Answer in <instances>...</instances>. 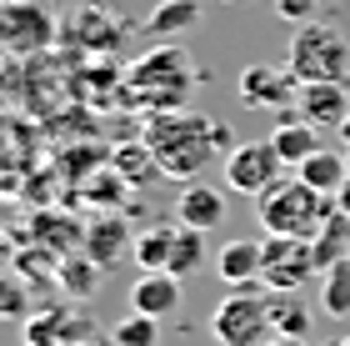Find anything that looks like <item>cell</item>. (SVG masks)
<instances>
[{
    "label": "cell",
    "instance_id": "obj_35",
    "mask_svg": "<svg viewBox=\"0 0 350 346\" xmlns=\"http://www.w3.org/2000/svg\"><path fill=\"white\" fill-rule=\"evenodd\" d=\"M321 346H340V341H321Z\"/></svg>",
    "mask_w": 350,
    "mask_h": 346
},
{
    "label": "cell",
    "instance_id": "obj_10",
    "mask_svg": "<svg viewBox=\"0 0 350 346\" xmlns=\"http://www.w3.org/2000/svg\"><path fill=\"white\" fill-rule=\"evenodd\" d=\"M245 106H256V111H295L300 101V81L291 75V66H245L241 81H235Z\"/></svg>",
    "mask_w": 350,
    "mask_h": 346
},
{
    "label": "cell",
    "instance_id": "obj_36",
    "mask_svg": "<svg viewBox=\"0 0 350 346\" xmlns=\"http://www.w3.org/2000/svg\"><path fill=\"white\" fill-rule=\"evenodd\" d=\"M226 5H241V0H226Z\"/></svg>",
    "mask_w": 350,
    "mask_h": 346
},
{
    "label": "cell",
    "instance_id": "obj_26",
    "mask_svg": "<svg viewBox=\"0 0 350 346\" xmlns=\"http://www.w3.org/2000/svg\"><path fill=\"white\" fill-rule=\"evenodd\" d=\"M321 311H325V317H340V321L350 317V256L336 261L321 276Z\"/></svg>",
    "mask_w": 350,
    "mask_h": 346
},
{
    "label": "cell",
    "instance_id": "obj_7",
    "mask_svg": "<svg viewBox=\"0 0 350 346\" xmlns=\"http://www.w3.org/2000/svg\"><path fill=\"white\" fill-rule=\"evenodd\" d=\"M321 276L315 266L310 241H295V236H265V266H260V286L265 291H300L306 281Z\"/></svg>",
    "mask_w": 350,
    "mask_h": 346
},
{
    "label": "cell",
    "instance_id": "obj_5",
    "mask_svg": "<svg viewBox=\"0 0 350 346\" xmlns=\"http://www.w3.org/2000/svg\"><path fill=\"white\" fill-rule=\"evenodd\" d=\"M211 332L220 346H265L270 336V296L260 291H230L211 311Z\"/></svg>",
    "mask_w": 350,
    "mask_h": 346
},
{
    "label": "cell",
    "instance_id": "obj_23",
    "mask_svg": "<svg viewBox=\"0 0 350 346\" xmlns=\"http://www.w3.org/2000/svg\"><path fill=\"white\" fill-rule=\"evenodd\" d=\"M270 332L275 336H310V306L300 301V291H270Z\"/></svg>",
    "mask_w": 350,
    "mask_h": 346
},
{
    "label": "cell",
    "instance_id": "obj_13",
    "mask_svg": "<svg viewBox=\"0 0 350 346\" xmlns=\"http://www.w3.org/2000/svg\"><path fill=\"white\" fill-rule=\"evenodd\" d=\"M295 111L306 116V121L315 125V131H340V121L350 116L345 81H306V86H300Z\"/></svg>",
    "mask_w": 350,
    "mask_h": 346
},
{
    "label": "cell",
    "instance_id": "obj_31",
    "mask_svg": "<svg viewBox=\"0 0 350 346\" xmlns=\"http://www.w3.org/2000/svg\"><path fill=\"white\" fill-rule=\"evenodd\" d=\"M336 211H345V216H350V176H345V186L336 191Z\"/></svg>",
    "mask_w": 350,
    "mask_h": 346
},
{
    "label": "cell",
    "instance_id": "obj_30",
    "mask_svg": "<svg viewBox=\"0 0 350 346\" xmlns=\"http://www.w3.org/2000/svg\"><path fill=\"white\" fill-rule=\"evenodd\" d=\"M315 10H321V0H275V15H280V21H291V25L315 21Z\"/></svg>",
    "mask_w": 350,
    "mask_h": 346
},
{
    "label": "cell",
    "instance_id": "obj_37",
    "mask_svg": "<svg viewBox=\"0 0 350 346\" xmlns=\"http://www.w3.org/2000/svg\"><path fill=\"white\" fill-rule=\"evenodd\" d=\"M340 346H350V336H345V341H340Z\"/></svg>",
    "mask_w": 350,
    "mask_h": 346
},
{
    "label": "cell",
    "instance_id": "obj_29",
    "mask_svg": "<svg viewBox=\"0 0 350 346\" xmlns=\"http://www.w3.org/2000/svg\"><path fill=\"white\" fill-rule=\"evenodd\" d=\"M30 296H25V281L21 276H0V317H25Z\"/></svg>",
    "mask_w": 350,
    "mask_h": 346
},
{
    "label": "cell",
    "instance_id": "obj_12",
    "mask_svg": "<svg viewBox=\"0 0 350 346\" xmlns=\"http://www.w3.org/2000/svg\"><path fill=\"white\" fill-rule=\"evenodd\" d=\"M81 241H85V256L90 261H100V266H116L131 256V246H135V231L131 221H125L120 211H100L95 221L81 231Z\"/></svg>",
    "mask_w": 350,
    "mask_h": 346
},
{
    "label": "cell",
    "instance_id": "obj_3",
    "mask_svg": "<svg viewBox=\"0 0 350 346\" xmlns=\"http://www.w3.org/2000/svg\"><path fill=\"white\" fill-rule=\"evenodd\" d=\"M330 211H336V196L315 191L306 186L300 176H280L270 191L256 196V216L265 236H295V241H315V231L330 221Z\"/></svg>",
    "mask_w": 350,
    "mask_h": 346
},
{
    "label": "cell",
    "instance_id": "obj_6",
    "mask_svg": "<svg viewBox=\"0 0 350 346\" xmlns=\"http://www.w3.org/2000/svg\"><path fill=\"white\" fill-rule=\"evenodd\" d=\"M0 45L15 55H40L45 45H60V15L40 0H0Z\"/></svg>",
    "mask_w": 350,
    "mask_h": 346
},
{
    "label": "cell",
    "instance_id": "obj_27",
    "mask_svg": "<svg viewBox=\"0 0 350 346\" xmlns=\"http://www.w3.org/2000/svg\"><path fill=\"white\" fill-rule=\"evenodd\" d=\"M155 341H161V321L146 317V311H125L110 326V346H155Z\"/></svg>",
    "mask_w": 350,
    "mask_h": 346
},
{
    "label": "cell",
    "instance_id": "obj_20",
    "mask_svg": "<svg viewBox=\"0 0 350 346\" xmlns=\"http://www.w3.org/2000/svg\"><path fill=\"white\" fill-rule=\"evenodd\" d=\"M110 166L125 176V186H135V191H146V186L161 176V166H155V156L146 140H120L116 151H110Z\"/></svg>",
    "mask_w": 350,
    "mask_h": 346
},
{
    "label": "cell",
    "instance_id": "obj_9",
    "mask_svg": "<svg viewBox=\"0 0 350 346\" xmlns=\"http://www.w3.org/2000/svg\"><path fill=\"white\" fill-rule=\"evenodd\" d=\"M125 36H131V25L90 0L60 15V45H75V51H116Z\"/></svg>",
    "mask_w": 350,
    "mask_h": 346
},
{
    "label": "cell",
    "instance_id": "obj_24",
    "mask_svg": "<svg viewBox=\"0 0 350 346\" xmlns=\"http://www.w3.org/2000/svg\"><path fill=\"white\" fill-rule=\"evenodd\" d=\"M200 266H205V231L180 226V231H175V251H170V266H165V271L185 281V276H196Z\"/></svg>",
    "mask_w": 350,
    "mask_h": 346
},
{
    "label": "cell",
    "instance_id": "obj_11",
    "mask_svg": "<svg viewBox=\"0 0 350 346\" xmlns=\"http://www.w3.org/2000/svg\"><path fill=\"white\" fill-rule=\"evenodd\" d=\"M260 266H265V241H256V236L226 241L215 256V271L230 291H260Z\"/></svg>",
    "mask_w": 350,
    "mask_h": 346
},
{
    "label": "cell",
    "instance_id": "obj_34",
    "mask_svg": "<svg viewBox=\"0 0 350 346\" xmlns=\"http://www.w3.org/2000/svg\"><path fill=\"white\" fill-rule=\"evenodd\" d=\"M345 171H350V146H345Z\"/></svg>",
    "mask_w": 350,
    "mask_h": 346
},
{
    "label": "cell",
    "instance_id": "obj_18",
    "mask_svg": "<svg viewBox=\"0 0 350 346\" xmlns=\"http://www.w3.org/2000/svg\"><path fill=\"white\" fill-rule=\"evenodd\" d=\"M175 231H180V226H170V221H155V226H146V231H135L131 256H135V266H140V271H165V266H170Z\"/></svg>",
    "mask_w": 350,
    "mask_h": 346
},
{
    "label": "cell",
    "instance_id": "obj_28",
    "mask_svg": "<svg viewBox=\"0 0 350 346\" xmlns=\"http://www.w3.org/2000/svg\"><path fill=\"white\" fill-rule=\"evenodd\" d=\"M100 166H110V151H105V146H70V151H66V176H70L75 186H85Z\"/></svg>",
    "mask_w": 350,
    "mask_h": 346
},
{
    "label": "cell",
    "instance_id": "obj_32",
    "mask_svg": "<svg viewBox=\"0 0 350 346\" xmlns=\"http://www.w3.org/2000/svg\"><path fill=\"white\" fill-rule=\"evenodd\" d=\"M265 346H310V341H306V336H270Z\"/></svg>",
    "mask_w": 350,
    "mask_h": 346
},
{
    "label": "cell",
    "instance_id": "obj_33",
    "mask_svg": "<svg viewBox=\"0 0 350 346\" xmlns=\"http://www.w3.org/2000/svg\"><path fill=\"white\" fill-rule=\"evenodd\" d=\"M340 140H345V146H350V116L340 121Z\"/></svg>",
    "mask_w": 350,
    "mask_h": 346
},
{
    "label": "cell",
    "instance_id": "obj_25",
    "mask_svg": "<svg viewBox=\"0 0 350 346\" xmlns=\"http://www.w3.org/2000/svg\"><path fill=\"white\" fill-rule=\"evenodd\" d=\"M125 191H131V186H125V176H120L116 166H100V171H95V176L81 186V196L90 201V206H100V211H120Z\"/></svg>",
    "mask_w": 350,
    "mask_h": 346
},
{
    "label": "cell",
    "instance_id": "obj_15",
    "mask_svg": "<svg viewBox=\"0 0 350 346\" xmlns=\"http://www.w3.org/2000/svg\"><path fill=\"white\" fill-rule=\"evenodd\" d=\"M270 146H275V156L295 171L300 161H310V156L321 151V131H315L300 111H280L275 116V131H270Z\"/></svg>",
    "mask_w": 350,
    "mask_h": 346
},
{
    "label": "cell",
    "instance_id": "obj_8",
    "mask_svg": "<svg viewBox=\"0 0 350 346\" xmlns=\"http://www.w3.org/2000/svg\"><path fill=\"white\" fill-rule=\"evenodd\" d=\"M280 171H285V161L275 156L270 136L265 140H245V146H235L226 156V186L241 191V196H250V201H256L260 191H270V186L280 181Z\"/></svg>",
    "mask_w": 350,
    "mask_h": 346
},
{
    "label": "cell",
    "instance_id": "obj_2",
    "mask_svg": "<svg viewBox=\"0 0 350 346\" xmlns=\"http://www.w3.org/2000/svg\"><path fill=\"white\" fill-rule=\"evenodd\" d=\"M125 96H131L146 116H161V111H185L190 90H196V60H190L185 45L161 40L155 51H146L140 60H131L125 71Z\"/></svg>",
    "mask_w": 350,
    "mask_h": 346
},
{
    "label": "cell",
    "instance_id": "obj_4",
    "mask_svg": "<svg viewBox=\"0 0 350 346\" xmlns=\"http://www.w3.org/2000/svg\"><path fill=\"white\" fill-rule=\"evenodd\" d=\"M285 66H291V75L300 86H306V81H345L350 40L340 36L336 25H325V21H306V25H295V36H291Z\"/></svg>",
    "mask_w": 350,
    "mask_h": 346
},
{
    "label": "cell",
    "instance_id": "obj_22",
    "mask_svg": "<svg viewBox=\"0 0 350 346\" xmlns=\"http://www.w3.org/2000/svg\"><path fill=\"white\" fill-rule=\"evenodd\" d=\"M310 251H315V266H321V276H325L336 261H345V256H350V216H345V211H330V221L315 231Z\"/></svg>",
    "mask_w": 350,
    "mask_h": 346
},
{
    "label": "cell",
    "instance_id": "obj_16",
    "mask_svg": "<svg viewBox=\"0 0 350 346\" xmlns=\"http://www.w3.org/2000/svg\"><path fill=\"white\" fill-rule=\"evenodd\" d=\"M175 216H180V226L215 231L226 221V191H215V186H205V181H185L180 201H175Z\"/></svg>",
    "mask_w": 350,
    "mask_h": 346
},
{
    "label": "cell",
    "instance_id": "obj_21",
    "mask_svg": "<svg viewBox=\"0 0 350 346\" xmlns=\"http://www.w3.org/2000/svg\"><path fill=\"white\" fill-rule=\"evenodd\" d=\"M295 176L306 181V186H315V191L336 196L340 186H345V176H350V171H345V151H325V146H321V151L310 156V161H300V166H295Z\"/></svg>",
    "mask_w": 350,
    "mask_h": 346
},
{
    "label": "cell",
    "instance_id": "obj_1",
    "mask_svg": "<svg viewBox=\"0 0 350 346\" xmlns=\"http://www.w3.org/2000/svg\"><path fill=\"white\" fill-rule=\"evenodd\" d=\"M161 166V176L170 181H196L205 166L215 161V151H235V136L226 121H211L200 111H161V116H146V136H140Z\"/></svg>",
    "mask_w": 350,
    "mask_h": 346
},
{
    "label": "cell",
    "instance_id": "obj_17",
    "mask_svg": "<svg viewBox=\"0 0 350 346\" xmlns=\"http://www.w3.org/2000/svg\"><path fill=\"white\" fill-rule=\"evenodd\" d=\"M200 25V0H155V10L146 15V36L155 40H180L185 30Z\"/></svg>",
    "mask_w": 350,
    "mask_h": 346
},
{
    "label": "cell",
    "instance_id": "obj_19",
    "mask_svg": "<svg viewBox=\"0 0 350 346\" xmlns=\"http://www.w3.org/2000/svg\"><path fill=\"white\" fill-rule=\"evenodd\" d=\"M100 271L105 266L81 251V256H66L55 266V281H60V291H66L70 301H90V296H100Z\"/></svg>",
    "mask_w": 350,
    "mask_h": 346
},
{
    "label": "cell",
    "instance_id": "obj_14",
    "mask_svg": "<svg viewBox=\"0 0 350 346\" xmlns=\"http://www.w3.org/2000/svg\"><path fill=\"white\" fill-rule=\"evenodd\" d=\"M131 311H146L155 321H170L175 311H180V276L140 271V281H131Z\"/></svg>",
    "mask_w": 350,
    "mask_h": 346
}]
</instances>
